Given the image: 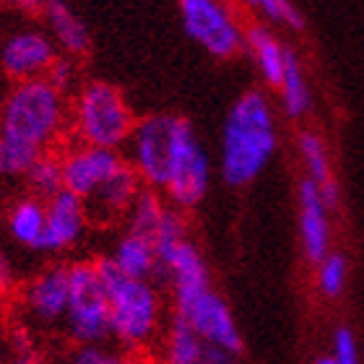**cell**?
Instances as JSON below:
<instances>
[{"label":"cell","instance_id":"1","mask_svg":"<svg viewBox=\"0 0 364 364\" xmlns=\"http://www.w3.org/2000/svg\"><path fill=\"white\" fill-rule=\"evenodd\" d=\"M279 149L273 105L263 91L250 89L229 109L219 144V172L227 185L245 188L271 164Z\"/></svg>","mask_w":364,"mask_h":364},{"label":"cell","instance_id":"2","mask_svg":"<svg viewBox=\"0 0 364 364\" xmlns=\"http://www.w3.org/2000/svg\"><path fill=\"white\" fill-rule=\"evenodd\" d=\"M109 304V338L125 354H141L164 333V302L156 281L128 279L107 258L97 260Z\"/></svg>","mask_w":364,"mask_h":364},{"label":"cell","instance_id":"3","mask_svg":"<svg viewBox=\"0 0 364 364\" xmlns=\"http://www.w3.org/2000/svg\"><path fill=\"white\" fill-rule=\"evenodd\" d=\"M65 120L68 109L63 91L47 78L23 81L14 84L0 105V138L42 156L60 138Z\"/></svg>","mask_w":364,"mask_h":364},{"label":"cell","instance_id":"4","mask_svg":"<svg viewBox=\"0 0 364 364\" xmlns=\"http://www.w3.org/2000/svg\"><path fill=\"white\" fill-rule=\"evenodd\" d=\"M136 122L125 94L109 81H89L73 102V130L84 146L120 151Z\"/></svg>","mask_w":364,"mask_h":364},{"label":"cell","instance_id":"5","mask_svg":"<svg viewBox=\"0 0 364 364\" xmlns=\"http://www.w3.org/2000/svg\"><path fill=\"white\" fill-rule=\"evenodd\" d=\"M63 328L76 346L107 343L109 338V304L97 260L68 266V307Z\"/></svg>","mask_w":364,"mask_h":364},{"label":"cell","instance_id":"6","mask_svg":"<svg viewBox=\"0 0 364 364\" xmlns=\"http://www.w3.org/2000/svg\"><path fill=\"white\" fill-rule=\"evenodd\" d=\"M185 117L177 114H149L136 122L128 141V164L138 175L141 185L149 190L161 193L167 185L172 159L177 151V138H180Z\"/></svg>","mask_w":364,"mask_h":364},{"label":"cell","instance_id":"7","mask_svg":"<svg viewBox=\"0 0 364 364\" xmlns=\"http://www.w3.org/2000/svg\"><path fill=\"white\" fill-rule=\"evenodd\" d=\"M213 177V164L203 144L198 141L196 128L188 120L182 122L180 138H177V151L172 159V169H169L167 185H164V196L167 203L177 211H188L196 205L203 203V198L208 196Z\"/></svg>","mask_w":364,"mask_h":364},{"label":"cell","instance_id":"8","mask_svg":"<svg viewBox=\"0 0 364 364\" xmlns=\"http://www.w3.org/2000/svg\"><path fill=\"white\" fill-rule=\"evenodd\" d=\"M182 29L211 58L229 60L245 50V29L219 0H177Z\"/></svg>","mask_w":364,"mask_h":364},{"label":"cell","instance_id":"9","mask_svg":"<svg viewBox=\"0 0 364 364\" xmlns=\"http://www.w3.org/2000/svg\"><path fill=\"white\" fill-rule=\"evenodd\" d=\"M177 318L188 323L200 341L213 346V349H224L232 354H242V333L237 326V318L224 294H219L216 289L200 294L198 299L175 312Z\"/></svg>","mask_w":364,"mask_h":364},{"label":"cell","instance_id":"10","mask_svg":"<svg viewBox=\"0 0 364 364\" xmlns=\"http://www.w3.org/2000/svg\"><path fill=\"white\" fill-rule=\"evenodd\" d=\"M333 208L310 180H299L296 188V227H299V245L307 263L318 266L328 252H333Z\"/></svg>","mask_w":364,"mask_h":364},{"label":"cell","instance_id":"11","mask_svg":"<svg viewBox=\"0 0 364 364\" xmlns=\"http://www.w3.org/2000/svg\"><path fill=\"white\" fill-rule=\"evenodd\" d=\"M122 164H125V159L120 156V151L78 144L60 156L63 190L78 196L86 203Z\"/></svg>","mask_w":364,"mask_h":364},{"label":"cell","instance_id":"12","mask_svg":"<svg viewBox=\"0 0 364 364\" xmlns=\"http://www.w3.org/2000/svg\"><path fill=\"white\" fill-rule=\"evenodd\" d=\"M68 307V266H47L31 276L21 289L23 315L42 328L63 326Z\"/></svg>","mask_w":364,"mask_h":364},{"label":"cell","instance_id":"13","mask_svg":"<svg viewBox=\"0 0 364 364\" xmlns=\"http://www.w3.org/2000/svg\"><path fill=\"white\" fill-rule=\"evenodd\" d=\"M55 60H58V47H55L53 37H47L45 31L37 29L16 31L6 39V45L0 50V68L8 78H14L16 84L45 78Z\"/></svg>","mask_w":364,"mask_h":364},{"label":"cell","instance_id":"14","mask_svg":"<svg viewBox=\"0 0 364 364\" xmlns=\"http://www.w3.org/2000/svg\"><path fill=\"white\" fill-rule=\"evenodd\" d=\"M45 240L42 252H65L76 247L89 227V208L78 196L60 190L58 196L45 200Z\"/></svg>","mask_w":364,"mask_h":364},{"label":"cell","instance_id":"15","mask_svg":"<svg viewBox=\"0 0 364 364\" xmlns=\"http://www.w3.org/2000/svg\"><path fill=\"white\" fill-rule=\"evenodd\" d=\"M141 190H144V185H141L138 175L130 169L128 161H125V164L86 200L89 219H99V221L125 219V213L130 211V205H133V200L138 198Z\"/></svg>","mask_w":364,"mask_h":364},{"label":"cell","instance_id":"16","mask_svg":"<svg viewBox=\"0 0 364 364\" xmlns=\"http://www.w3.org/2000/svg\"><path fill=\"white\" fill-rule=\"evenodd\" d=\"M296 154H299V161L304 167V180H310L323 193L326 203L336 208L338 205V182L333 177L331 151H328L323 136L315 130H302L296 136Z\"/></svg>","mask_w":364,"mask_h":364},{"label":"cell","instance_id":"17","mask_svg":"<svg viewBox=\"0 0 364 364\" xmlns=\"http://www.w3.org/2000/svg\"><path fill=\"white\" fill-rule=\"evenodd\" d=\"M107 260L128 279L159 281V258H156V247L149 237L122 232Z\"/></svg>","mask_w":364,"mask_h":364},{"label":"cell","instance_id":"18","mask_svg":"<svg viewBox=\"0 0 364 364\" xmlns=\"http://www.w3.org/2000/svg\"><path fill=\"white\" fill-rule=\"evenodd\" d=\"M47 26L53 31V42L70 58H84L91 50V34L78 14L63 0H47L45 3Z\"/></svg>","mask_w":364,"mask_h":364},{"label":"cell","instance_id":"19","mask_svg":"<svg viewBox=\"0 0 364 364\" xmlns=\"http://www.w3.org/2000/svg\"><path fill=\"white\" fill-rule=\"evenodd\" d=\"M245 47L250 50L260 78H263L268 86L279 89L281 76H284V63H287L289 45H281L279 37L268 29L266 23H250V26L245 29Z\"/></svg>","mask_w":364,"mask_h":364},{"label":"cell","instance_id":"20","mask_svg":"<svg viewBox=\"0 0 364 364\" xmlns=\"http://www.w3.org/2000/svg\"><path fill=\"white\" fill-rule=\"evenodd\" d=\"M45 200L34 196L18 198L6 216L8 235L16 245H21L26 250L42 252V240H45Z\"/></svg>","mask_w":364,"mask_h":364},{"label":"cell","instance_id":"21","mask_svg":"<svg viewBox=\"0 0 364 364\" xmlns=\"http://www.w3.org/2000/svg\"><path fill=\"white\" fill-rule=\"evenodd\" d=\"M279 102H281V112L287 114L289 120H304L312 112L310 81L304 76L302 60L296 58V53L291 47L287 50L284 76H281V84H279Z\"/></svg>","mask_w":364,"mask_h":364},{"label":"cell","instance_id":"22","mask_svg":"<svg viewBox=\"0 0 364 364\" xmlns=\"http://www.w3.org/2000/svg\"><path fill=\"white\" fill-rule=\"evenodd\" d=\"M167 208H169V203L156 193V190L144 188L138 193L136 200H133L130 211L125 213V232L149 237L154 242V235H156V229H159Z\"/></svg>","mask_w":364,"mask_h":364},{"label":"cell","instance_id":"23","mask_svg":"<svg viewBox=\"0 0 364 364\" xmlns=\"http://www.w3.org/2000/svg\"><path fill=\"white\" fill-rule=\"evenodd\" d=\"M26 185H29L31 196L39 198V200H50L53 196H58L63 190V167H60V156L55 154H42L34 164L26 172Z\"/></svg>","mask_w":364,"mask_h":364},{"label":"cell","instance_id":"24","mask_svg":"<svg viewBox=\"0 0 364 364\" xmlns=\"http://www.w3.org/2000/svg\"><path fill=\"white\" fill-rule=\"evenodd\" d=\"M349 284V260L341 252H328L326 258L315 266V287L320 296L326 299H338L346 291Z\"/></svg>","mask_w":364,"mask_h":364},{"label":"cell","instance_id":"25","mask_svg":"<svg viewBox=\"0 0 364 364\" xmlns=\"http://www.w3.org/2000/svg\"><path fill=\"white\" fill-rule=\"evenodd\" d=\"M242 3L271 23H279V26H287V29H294V31L304 29L302 14L296 11V6L291 0H242Z\"/></svg>","mask_w":364,"mask_h":364},{"label":"cell","instance_id":"26","mask_svg":"<svg viewBox=\"0 0 364 364\" xmlns=\"http://www.w3.org/2000/svg\"><path fill=\"white\" fill-rule=\"evenodd\" d=\"M37 154L26 151L21 146L8 144L0 138V180H16V177H26L29 167L37 161Z\"/></svg>","mask_w":364,"mask_h":364},{"label":"cell","instance_id":"27","mask_svg":"<svg viewBox=\"0 0 364 364\" xmlns=\"http://www.w3.org/2000/svg\"><path fill=\"white\" fill-rule=\"evenodd\" d=\"M136 359L125 354L122 349L107 346V343H89L78 346L70 357V364H133Z\"/></svg>","mask_w":364,"mask_h":364},{"label":"cell","instance_id":"28","mask_svg":"<svg viewBox=\"0 0 364 364\" xmlns=\"http://www.w3.org/2000/svg\"><path fill=\"white\" fill-rule=\"evenodd\" d=\"M336 364H362V351H359V341L354 328L338 326L331 336V354Z\"/></svg>","mask_w":364,"mask_h":364},{"label":"cell","instance_id":"29","mask_svg":"<svg viewBox=\"0 0 364 364\" xmlns=\"http://www.w3.org/2000/svg\"><path fill=\"white\" fill-rule=\"evenodd\" d=\"M3 364H42V354L29 331L18 328L14 333H8V354Z\"/></svg>","mask_w":364,"mask_h":364},{"label":"cell","instance_id":"30","mask_svg":"<svg viewBox=\"0 0 364 364\" xmlns=\"http://www.w3.org/2000/svg\"><path fill=\"white\" fill-rule=\"evenodd\" d=\"M73 63L70 60H65V58H58V60L53 63V68L47 70V81L55 86L58 91H65L70 84H73Z\"/></svg>","mask_w":364,"mask_h":364},{"label":"cell","instance_id":"31","mask_svg":"<svg viewBox=\"0 0 364 364\" xmlns=\"http://www.w3.org/2000/svg\"><path fill=\"white\" fill-rule=\"evenodd\" d=\"M190 364H240V354L205 346V351L200 354V359H196V362H190Z\"/></svg>","mask_w":364,"mask_h":364},{"label":"cell","instance_id":"32","mask_svg":"<svg viewBox=\"0 0 364 364\" xmlns=\"http://www.w3.org/2000/svg\"><path fill=\"white\" fill-rule=\"evenodd\" d=\"M16 281H18V276H16L14 263H11L6 255H0V294H8V291H14Z\"/></svg>","mask_w":364,"mask_h":364},{"label":"cell","instance_id":"33","mask_svg":"<svg viewBox=\"0 0 364 364\" xmlns=\"http://www.w3.org/2000/svg\"><path fill=\"white\" fill-rule=\"evenodd\" d=\"M16 8H21L26 14H37V11H45V3L47 0H11Z\"/></svg>","mask_w":364,"mask_h":364},{"label":"cell","instance_id":"34","mask_svg":"<svg viewBox=\"0 0 364 364\" xmlns=\"http://www.w3.org/2000/svg\"><path fill=\"white\" fill-rule=\"evenodd\" d=\"M6 354H8V331L3 326V320H0V364H3Z\"/></svg>","mask_w":364,"mask_h":364},{"label":"cell","instance_id":"35","mask_svg":"<svg viewBox=\"0 0 364 364\" xmlns=\"http://www.w3.org/2000/svg\"><path fill=\"white\" fill-rule=\"evenodd\" d=\"M312 364H336V362H333L331 357H328V354H323V357H318Z\"/></svg>","mask_w":364,"mask_h":364},{"label":"cell","instance_id":"36","mask_svg":"<svg viewBox=\"0 0 364 364\" xmlns=\"http://www.w3.org/2000/svg\"><path fill=\"white\" fill-rule=\"evenodd\" d=\"M133 364H138V362H133Z\"/></svg>","mask_w":364,"mask_h":364}]
</instances>
